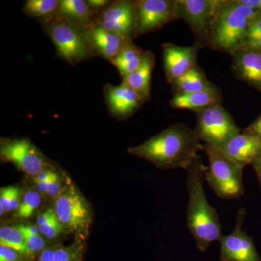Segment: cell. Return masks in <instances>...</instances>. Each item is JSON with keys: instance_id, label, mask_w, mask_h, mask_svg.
<instances>
[{"instance_id": "1", "label": "cell", "mask_w": 261, "mask_h": 261, "mask_svg": "<svg viewBox=\"0 0 261 261\" xmlns=\"http://www.w3.org/2000/svg\"><path fill=\"white\" fill-rule=\"evenodd\" d=\"M204 150L195 130L185 123L171 125L140 145L129 147L127 152L132 155L152 163L163 170L187 168Z\"/></svg>"}, {"instance_id": "2", "label": "cell", "mask_w": 261, "mask_h": 261, "mask_svg": "<svg viewBox=\"0 0 261 261\" xmlns=\"http://www.w3.org/2000/svg\"><path fill=\"white\" fill-rule=\"evenodd\" d=\"M207 168L199 156L187 171V189L189 202L187 226L195 239L200 251L205 252L211 244L219 240L221 226L219 214L209 204L206 197L204 181Z\"/></svg>"}, {"instance_id": "3", "label": "cell", "mask_w": 261, "mask_h": 261, "mask_svg": "<svg viewBox=\"0 0 261 261\" xmlns=\"http://www.w3.org/2000/svg\"><path fill=\"white\" fill-rule=\"evenodd\" d=\"M260 14L239 0H225L213 24L208 47L232 56L241 48L250 24Z\"/></svg>"}, {"instance_id": "4", "label": "cell", "mask_w": 261, "mask_h": 261, "mask_svg": "<svg viewBox=\"0 0 261 261\" xmlns=\"http://www.w3.org/2000/svg\"><path fill=\"white\" fill-rule=\"evenodd\" d=\"M43 28L54 44L57 56L68 64L75 65L95 56L89 28L79 27L57 17L43 25Z\"/></svg>"}, {"instance_id": "5", "label": "cell", "mask_w": 261, "mask_h": 261, "mask_svg": "<svg viewBox=\"0 0 261 261\" xmlns=\"http://www.w3.org/2000/svg\"><path fill=\"white\" fill-rule=\"evenodd\" d=\"M57 217L67 232L84 240L92 221V209L88 200L71 181L64 184L59 195L54 199Z\"/></svg>"}, {"instance_id": "6", "label": "cell", "mask_w": 261, "mask_h": 261, "mask_svg": "<svg viewBox=\"0 0 261 261\" xmlns=\"http://www.w3.org/2000/svg\"><path fill=\"white\" fill-rule=\"evenodd\" d=\"M203 151L209 163L205 172V181L216 195L228 200L240 198L245 192L243 168L216 147L204 145Z\"/></svg>"}, {"instance_id": "7", "label": "cell", "mask_w": 261, "mask_h": 261, "mask_svg": "<svg viewBox=\"0 0 261 261\" xmlns=\"http://www.w3.org/2000/svg\"><path fill=\"white\" fill-rule=\"evenodd\" d=\"M225 0H174L178 20H185L193 32L195 42L208 47L211 29Z\"/></svg>"}, {"instance_id": "8", "label": "cell", "mask_w": 261, "mask_h": 261, "mask_svg": "<svg viewBox=\"0 0 261 261\" xmlns=\"http://www.w3.org/2000/svg\"><path fill=\"white\" fill-rule=\"evenodd\" d=\"M195 132L204 145L219 148L241 132L233 118L221 105L195 113Z\"/></svg>"}, {"instance_id": "9", "label": "cell", "mask_w": 261, "mask_h": 261, "mask_svg": "<svg viewBox=\"0 0 261 261\" xmlns=\"http://www.w3.org/2000/svg\"><path fill=\"white\" fill-rule=\"evenodd\" d=\"M0 157L2 161L13 163L19 171L32 178L50 168L44 154L27 137L2 138Z\"/></svg>"}, {"instance_id": "10", "label": "cell", "mask_w": 261, "mask_h": 261, "mask_svg": "<svg viewBox=\"0 0 261 261\" xmlns=\"http://www.w3.org/2000/svg\"><path fill=\"white\" fill-rule=\"evenodd\" d=\"M136 8L137 21L134 38L155 32L178 20L174 0H138L136 1Z\"/></svg>"}, {"instance_id": "11", "label": "cell", "mask_w": 261, "mask_h": 261, "mask_svg": "<svg viewBox=\"0 0 261 261\" xmlns=\"http://www.w3.org/2000/svg\"><path fill=\"white\" fill-rule=\"evenodd\" d=\"M245 215V209H240L232 232L220 238L221 261H261L253 240L243 229Z\"/></svg>"}, {"instance_id": "12", "label": "cell", "mask_w": 261, "mask_h": 261, "mask_svg": "<svg viewBox=\"0 0 261 261\" xmlns=\"http://www.w3.org/2000/svg\"><path fill=\"white\" fill-rule=\"evenodd\" d=\"M137 8L136 1H113L97 15L95 24L127 39H134Z\"/></svg>"}, {"instance_id": "13", "label": "cell", "mask_w": 261, "mask_h": 261, "mask_svg": "<svg viewBox=\"0 0 261 261\" xmlns=\"http://www.w3.org/2000/svg\"><path fill=\"white\" fill-rule=\"evenodd\" d=\"M103 92L110 114L119 121L129 118L145 102L140 94L123 82L117 86L106 84Z\"/></svg>"}, {"instance_id": "14", "label": "cell", "mask_w": 261, "mask_h": 261, "mask_svg": "<svg viewBox=\"0 0 261 261\" xmlns=\"http://www.w3.org/2000/svg\"><path fill=\"white\" fill-rule=\"evenodd\" d=\"M201 48L202 46L196 42L189 47H181L172 43L163 44L165 74L168 84L197 65V53Z\"/></svg>"}, {"instance_id": "15", "label": "cell", "mask_w": 261, "mask_h": 261, "mask_svg": "<svg viewBox=\"0 0 261 261\" xmlns=\"http://www.w3.org/2000/svg\"><path fill=\"white\" fill-rule=\"evenodd\" d=\"M231 57L234 76L261 94V50L240 48Z\"/></svg>"}, {"instance_id": "16", "label": "cell", "mask_w": 261, "mask_h": 261, "mask_svg": "<svg viewBox=\"0 0 261 261\" xmlns=\"http://www.w3.org/2000/svg\"><path fill=\"white\" fill-rule=\"evenodd\" d=\"M219 149L225 156L244 169L251 166L261 149V139L241 130Z\"/></svg>"}, {"instance_id": "17", "label": "cell", "mask_w": 261, "mask_h": 261, "mask_svg": "<svg viewBox=\"0 0 261 261\" xmlns=\"http://www.w3.org/2000/svg\"><path fill=\"white\" fill-rule=\"evenodd\" d=\"M89 34L95 56L101 57L109 62L116 58L123 47L133 40L108 32L95 23L89 27Z\"/></svg>"}, {"instance_id": "18", "label": "cell", "mask_w": 261, "mask_h": 261, "mask_svg": "<svg viewBox=\"0 0 261 261\" xmlns=\"http://www.w3.org/2000/svg\"><path fill=\"white\" fill-rule=\"evenodd\" d=\"M222 92L216 85L191 93L173 95L169 100L171 107L189 110L196 113L212 106L221 105Z\"/></svg>"}, {"instance_id": "19", "label": "cell", "mask_w": 261, "mask_h": 261, "mask_svg": "<svg viewBox=\"0 0 261 261\" xmlns=\"http://www.w3.org/2000/svg\"><path fill=\"white\" fill-rule=\"evenodd\" d=\"M97 13L84 0H61L57 18L79 27L89 28L95 23Z\"/></svg>"}, {"instance_id": "20", "label": "cell", "mask_w": 261, "mask_h": 261, "mask_svg": "<svg viewBox=\"0 0 261 261\" xmlns=\"http://www.w3.org/2000/svg\"><path fill=\"white\" fill-rule=\"evenodd\" d=\"M155 65V57L153 53L145 50L143 61L133 73L123 78V83L136 91L145 102L151 99V79Z\"/></svg>"}, {"instance_id": "21", "label": "cell", "mask_w": 261, "mask_h": 261, "mask_svg": "<svg viewBox=\"0 0 261 261\" xmlns=\"http://www.w3.org/2000/svg\"><path fill=\"white\" fill-rule=\"evenodd\" d=\"M170 85L173 95H178L209 88L215 84L208 80L205 72L197 65Z\"/></svg>"}, {"instance_id": "22", "label": "cell", "mask_w": 261, "mask_h": 261, "mask_svg": "<svg viewBox=\"0 0 261 261\" xmlns=\"http://www.w3.org/2000/svg\"><path fill=\"white\" fill-rule=\"evenodd\" d=\"M84 240L75 239L68 246L53 245L47 247L39 255L37 261H82Z\"/></svg>"}, {"instance_id": "23", "label": "cell", "mask_w": 261, "mask_h": 261, "mask_svg": "<svg viewBox=\"0 0 261 261\" xmlns=\"http://www.w3.org/2000/svg\"><path fill=\"white\" fill-rule=\"evenodd\" d=\"M145 50L137 47L133 40L123 47L121 53L111 62L118 69L122 79L135 72L143 61Z\"/></svg>"}, {"instance_id": "24", "label": "cell", "mask_w": 261, "mask_h": 261, "mask_svg": "<svg viewBox=\"0 0 261 261\" xmlns=\"http://www.w3.org/2000/svg\"><path fill=\"white\" fill-rule=\"evenodd\" d=\"M59 3L58 0H27L24 2L23 12L44 25L56 18Z\"/></svg>"}, {"instance_id": "25", "label": "cell", "mask_w": 261, "mask_h": 261, "mask_svg": "<svg viewBox=\"0 0 261 261\" xmlns=\"http://www.w3.org/2000/svg\"><path fill=\"white\" fill-rule=\"evenodd\" d=\"M0 245L13 249L29 258L25 238L16 226H3L0 228Z\"/></svg>"}, {"instance_id": "26", "label": "cell", "mask_w": 261, "mask_h": 261, "mask_svg": "<svg viewBox=\"0 0 261 261\" xmlns=\"http://www.w3.org/2000/svg\"><path fill=\"white\" fill-rule=\"evenodd\" d=\"M37 225L41 234L47 240H53L63 231V226L57 217L54 208L46 209L38 216Z\"/></svg>"}, {"instance_id": "27", "label": "cell", "mask_w": 261, "mask_h": 261, "mask_svg": "<svg viewBox=\"0 0 261 261\" xmlns=\"http://www.w3.org/2000/svg\"><path fill=\"white\" fill-rule=\"evenodd\" d=\"M21 189L16 186L2 187L0 190V216L10 212H16L21 202Z\"/></svg>"}, {"instance_id": "28", "label": "cell", "mask_w": 261, "mask_h": 261, "mask_svg": "<svg viewBox=\"0 0 261 261\" xmlns=\"http://www.w3.org/2000/svg\"><path fill=\"white\" fill-rule=\"evenodd\" d=\"M42 203V195L35 190H29L23 194L16 217L18 220L30 219Z\"/></svg>"}, {"instance_id": "29", "label": "cell", "mask_w": 261, "mask_h": 261, "mask_svg": "<svg viewBox=\"0 0 261 261\" xmlns=\"http://www.w3.org/2000/svg\"><path fill=\"white\" fill-rule=\"evenodd\" d=\"M241 48L261 50V14L250 24Z\"/></svg>"}, {"instance_id": "30", "label": "cell", "mask_w": 261, "mask_h": 261, "mask_svg": "<svg viewBox=\"0 0 261 261\" xmlns=\"http://www.w3.org/2000/svg\"><path fill=\"white\" fill-rule=\"evenodd\" d=\"M28 249L29 258H33L37 254L46 248V240L42 234L23 235Z\"/></svg>"}, {"instance_id": "31", "label": "cell", "mask_w": 261, "mask_h": 261, "mask_svg": "<svg viewBox=\"0 0 261 261\" xmlns=\"http://www.w3.org/2000/svg\"><path fill=\"white\" fill-rule=\"evenodd\" d=\"M25 258L16 250L0 245V261H25Z\"/></svg>"}, {"instance_id": "32", "label": "cell", "mask_w": 261, "mask_h": 261, "mask_svg": "<svg viewBox=\"0 0 261 261\" xmlns=\"http://www.w3.org/2000/svg\"><path fill=\"white\" fill-rule=\"evenodd\" d=\"M63 186H64V184L62 181L61 176H59L56 179L49 182L46 196L51 197V198H56L57 196L59 195L60 192H61Z\"/></svg>"}, {"instance_id": "33", "label": "cell", "mask_w": 261, "mask_h": 261, "mask_svg": "<svg viewBox=\"0 0 261 261\" xmlns=\"http://www.w3.org/2000/svg\"><path fill=\"white\" fill-rule=\"evenodd\" d=\"M59 176V174L56 172V171L51 169V168H47L42 171L39 175L35 177L32 178L33 181L49 182L53 181Z\"/></svg>"}, {"instance_id": "34", "label": "cell", "mask_w": 261, "mask_h": 261, "mask_svg": "<svg viewBox=\"0 0 261 261\" xmlns=\"http://www.w3.org/2000/svg\"><path fill=\"white\" fill-rule=\"evenodd\" d=\"M243 132L256 136V137L261 139V115L257 117L251 124L249 125L247 128L243 130Z\"/></svg>"}, {"instance_id": "35", "label": "cell", "mask_w": 261, "mask_h": 261, "mask_svg": "<svg viewBox=\"0 0 261 261\" xmlns=\"http://www.w3.org/2000/svg\"><path fill=\"white\" fill-rule=\"evenodd\" d=\"M111 3L112 1H108V0H87V3L90 8L97 14H99L102 10L106 9Z\"/></svg>"}, {"instance_id": "36", "label": "cell", "mask_w": 261, "mask_h": 261, "mask_svg": "<svg viewBox=\"0 0 261 261\" xmlns=\"http://www.w3.org/2000/svg\"><path fill=\"white\" fill-rule=\"evenodd\" d=\"M16 226L23 235L41 234L37 224H20Z\"/></svg>"}, {"instance_id": "37", "label": "cell", "mask_w": 261, "mask_h": 261, "mask_svg": "<svg viewBox=\"0 0 261 261\" xmlns=\"http://www.w3.org/2000/svg\"><path fill=\"white\" fill-rule=\"evenodd\" d=\"M251 166L255 170L257 179H258L261 186V149L259 153L257 154L256 158L254 160L253 162H252Z\"/></svg>"}, {"instance_id": "38", "label": "cell", "mask_w": 261, "mask_h": 261, "mask_svg": "<svg viewBox=\"0 0 261 261\" xmlns=\"http://www.w3.org/2000/svg\"><path fill=\"white\" fill-rule=\"evenodd\" d=\"M243 4L261 13V0H239Z\"/></svg>"}]
</instances>
